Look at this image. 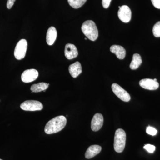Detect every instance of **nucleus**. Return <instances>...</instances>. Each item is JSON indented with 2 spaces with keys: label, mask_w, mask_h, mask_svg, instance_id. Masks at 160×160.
Instances as JSON below:
<instances>
[{
  "label": "nucleus",
  "mask_w": 160,
  "mask_h": 160,
  "mask_svg": "<svg viewBox=\"0 0 160 160\" xmlns=\"http://www.w3.org/2000/svg\"><path fill=\"white\" fill-rule=\"evenodd\" d=\"M67 123V119L64 116L56 117L49 121L45 126V132L51 134L57 133L64 129Z\"/></svg>",
  "instance_id": "obj_1"
},
{
  "label": "nucleus",
  "mask_w": 160,
  "mask_h": 160,
  "mask_svg": "<svg viewBox=\"0 0 160 160\" xmlns=\"http://www.w3.org/2000/svg\"><path fill=\"white\" fill-rule=\"evenodd\" d=\"M82 30L86 37L92 41H95L98 36V32L95 23L91 20H88L83 23Z\"/></svg>",
  "instance_id": "obj_2"
},
{
  "label": "nucleus",
  "mask_w": 160,
  "mask_h": 160,
  "mask_svg": "<svg viewBox=\"0 0 160 160\" xmlns=\"http://www.w3.org/2000/svg\"><path fill=\"white\" fill-rule=\"evenodd\" d=\"M126 136L125 131L118 129L115 132L114 140V149L116 152H122L126 146Z\"/></svg>",
  "instance_id": "obj_3"
},
{
  "label": "nucleus",
  "mask_w": 160,
  "mask_h": 160,
  "mask_svg": "<svg viewBox=\"0 0 160 160\" xmlns=\"http://www.w3.org/2000/svg\"><path fill=\"white\" fill-rule=\"evenodd\" d=\"M21 109L25 111H40L43 108L42 103L35 100H27L22 103L20 106Z\"/></svg>",
  "instance_id": "obj_4"
},
{
  "label": "nucleus",
  "mask_w": 160,
  "mask_h": 160,
  "mask_svg": "<svg viewBox=\"0 0 160 160\" xmlns=\"http://www.w3.org/2000/svg\"><path fill=\"white\" fill-rule=\"evenodd\" d=\"M27 44L26 40L22 39L17 44L15 49L14 55L15 57L18 60H22L26 56L27 51Z\"/></svg>",
  "instance_id": "obj_5"
},
{
  "label": "nucleus",
  "mask_w": 160,
  "mask_h": 160,
  "mask_svg": "<svg viewBox=\"0 0 160 160\" xmlns=\"http://www.w3.org/2000/svg\"><path fill=\"white\" fill-rule=\"evenodd\" d=\"M112 89L114 94L122 101L125 102H128L130 101L131 99L130 95L119 85L116 83H113L112 85Z\"/></svg>",
  "instance_id": "obj_6"
},
{
  "label": "nucleus",
  "mask_w": 160,
  "mask_h": 160,
  "mask_svg": "<svg viewBox=\"0 0 160 160\" xmlns=\"http://www.w3.org/2000/svg\"><path fill=\"white\" fill-rule=\"evenodd\" d=\"M38 72L36 69H27L23 72L21 78L25 83H29L36 80L38 77Z\"/></svg>",
  "instance_id": "obj_7"
},
{
  "label": "nucleus",
  "mask_w": 160,
  "mask_h": 160,
  "mask_svg": "<svg viewBox=\"0 0 160 160\" xmlns=\"http://www.w3.org/2000/svg\"><path fill=\"white\" fill-rule=\"evenodd\" d=\"M132 12L128 6H121L118 11V16L121 21L125 23L129 22L131 19Z\"/></svg>",
  "instance_id": "obj_8"
},
{
  "label": "nucleus",
  "mask_w": 160,
  "mask_h": 160,
  "mask_svg": "<svg viewBox=\"0 0 160 160\" xmlns=\"http://www.w3.org/2000/svg\"><path fill=\"white\" fill-rule=\"evenodd\" d=\"M103 122L104 118L102 115L99 113L95 114L91 121L92 130L94 132L98 131L102 127Z\"/></svg>",
  "instance_id": "obj_9"
},
{
  "label": "nucleus",
  "mask_w": 160,
  "mask_h": 160,
  "mask_svg": "<svg viewBox=\"0 0 160 160\" xmlns=\"http://www.w3.org/2000/svg\"><path fill=\"white\" fill-rule=\"evenodd\" d=\"M139 85L144 89L149 90H156L158 88L159 84L156 81L151 79H143L140 81Z\"/></svg>",
  "instance_id": "obj_10"
},
{
  "label": "nucleus",
  "mask_w": 160,
  "mask_h": 160,
  "mask_svg": "<svg viewBox=\"0 0 160 160\" xmlns=\"http://www.w3.org/2000/svg\"><path fill=\"white\" fill-rule=\"evenodd\" d=\"M78 54L77 48L75 45L72 44H66L65 46V55L66 58L72 59L78 56Z\"/></svg>",
  "instance_id": "obj_11"
},
{
  "label": "nucleus",
  "mask_w": 160,
  "mask_h": 160,
  "mask_svg": "<svg viewBox=\"0 0 160 160\" xmlns=\"http://www.w3.org/2000/svg\"><path fill=\"white\" fill-rule=\"evenodd\" d=\"M110 51L114 53L117 57L120 60H122L126 57V49L122 46L118 45H112L110 48Z\"/></svg>",
  "instance_id": "obj_12"
},
{
  "label": "nucleus",
  "mask_w": 160,
  "mask_h": 160,
  "mask_svg": "<svg viewBox=\"0 0 160 160\" xmlns=\"http://www.w3.org/2000/svg\"><path fill=\"white\" fill-rule=\"evenodd\" d=\"M57 37V31L54 27L49 28L46 34V42L49 46H52L54 44L55 41Z\"/></svg>",
  "instance_id": "obj_13"
},
{
  "label": "nucleus",
  "mask_w": 160,
  "mask_h": 160,
  "mask_svg": "<svg viewBox=\"0 0 160 160\" xmlns=\"http://www.w3.org/2000/svg\"><path fill=\"white\" fill-rule=\"evenodd\" d=\"M69 70L71 76L76 78L82 72V66L79 62H76L69 66Z\"/></svg>",
  "instance_id": "obj_14"
},
{
  "label": "nucleus",
  "mask_w": 160,
  "mask_h": 160,
  "mask_svg": "<svg viewBox=\"0 0 160 160\" xmlns=\"http://www.w3.org/2000/svg\"><path fill=\"white\" fill-rule=\"evenodd\" d=\"M102 150V147L98 145H92L89 146L85 153V157L90 159L99 154Z\"/></svg>",
  "instance_id": "obj_15"
},
{
  "label": "nucleus",
  "mask_w": 160,
  "mask_h": 160,
  "mask_svg": "<svg viewBox=\"0 0 160 160\" xmlns=\"http://www.w3.org/2000/svg\"><path fill=\"white\" fill-rule=\"evenodd\" d=\"M49 84L45 82H40L34 84L31 86L32 92H38L42 91H45L49 87Z\"/></svg>",
  "instance_id": "obj_16"
},
{
  "label": "nucleus",
  "mask_w": 160,
  "mask_h": 160,
  "mask_svg": "<svg viewBox=\"0 0 160 160\" xmlns=\"http://www.w3.org/2000/svg\"><path fill=\"white\" fill-rule=\"evenodd\" d=\"M142 63V58L140 54L135 53L132 56V59L130 65V68L132 70L138 68Z\"/></svg>",
  "instance_id": "obj_17"
},
{
  "label": "nucleus",
  "mask_w": 160,
  "mask_h": 160,
  "mask_svg": "<svg viewBox=\"0 0 160 160\" xmlns=\"http://www.w3.org/2000/svg\"><path fill=\"white\" fill-rule=\"evenodd\" d=\"M87 0H68L69 5L74 9H78L86 3Z\"/></svg>",
  "instance_id": "obj_18"
},
{
  "label": "nucleus",
  "mask_w": 160,
  "mask_h": 160,
  "mask_svg": "<svg viewBox=\"0 0 160 160\" xmlns=\"http://www.w3.org/2000/svg\"><path fill=\"white\" fill-rule=\"evenodd\" d=\"M152 32L155 37H160V21L155 24L152 28Z\"/></svg>",
  "instance_id": "obj_19"
},
{
  "label": "nucleus",
  "mask_w": 160,
  "mask_h": 160,
  "mask_svg": "<svg viewBox=\"0 0 160 160\" xmlns=\"http://www.w3.org/2000/svg\"><path fill=\"white\" fill-rule=\"evenodd\" d=\"M146 133L152 136L156 135L158 132L157 130L156 129H155L153 127L149 126L146 128Z\"/></svg>",
  "instance_id": "obj_20"
},
{
  "label": "nucleus",
  "mask_w": 160,
  "mask_h": 160,
  "mask_svg": "<svg viewBox=\"0 0 160 160\" xmlns=\"http://www.w3.org/2000/svg\"><path fill=\"white\" fill-rule=\"evenodd\" d=\"M144 149L147 150L149 153H153L155 150V146L150 144H147L144 146Z\"/></svg>",
  "instance_id": "obj_21"
},
{
  "label": "nucleus",
  "mask_w": 160,
  "mask_h": 160,
  "mask_svg": "<svg viewBox=\"0 0 160 160\" xmlns=\"http://www.w3.org/2000/svg\"><path fill=\"white\" fill-rule=\"evenodd\" d=\"M112 0H102L103 7L105 9H107L109 7Z\"/></svg>",
  "instance_id": "obj_22"
},
{
  "label": "nucleus",
  "mask_w": 160,
  "mask_h": 160,
  "mask_svg": "<svg viewBox=\"0 0 160 160\" xmlns=\"http://www.w3.org/2000/svg\"><path fill=\"white\" fill-rule=\"evenodd\" d=\"M151 2L155 8L160 9V0H151Z\"/></svg>",
  "instance_id": "obj_23"
},
{
  "label": "nucleus",
  "mask_w": 160,
  "mask_h": 160,
  "mask_svg": "<svg viewBox=\"0 0 160 160\" xmlns=\"http://www.w3.org/2000/svg\"><path fill=\"white\" fill-rule=\"evenodd\" d=\"M16 0H8V2H7V7L8 9H11L12 7L14 5L15 2Z\"/></svg>",
  "instance_id": "obj_24"
},
{
  "label": "nucleus",
  "mask_w": 160,
  "mask_h": 160,
  "mask_svg": "<svg viewBox=\"0 0 160 160\" xmlns=\"http://www.w3.org/2000/svg\"><path fill=\"white\" fill-rule=\"evenodd\" d=\"M153 80H154L155 81H156V82H157V79L155 78Z\"/></svg>",
  "instance_id": "obj_25"
},
{
  "label": "nucleus",
  "mask_w": 160,
  "mask_h": 160,
  "mask_svg": "<svg viewBox=\"0 0 160 160\" xmlns=\"http://www.w3.org/2000/svg\"><path fill=\"white\" fill-rule=\"evenodd\" d=\"M85 39L86 40H87V38H85Z\"/></svg>",
  "instance_id": "obj_26"
},
{
  "label": "nucleus",
  "mask_w": 160,
  "mask_h": 160,
  "mask_svg": "<svg viewBox=\"0 0 160 160\" xmlns=\"http://www.w3.org/2000/svg\"><path fill=\"white\" fill-rule=\"evenodd\" d=\"M0 160H2V159H0Z\"/></svg>",
  "instance_id": "obj_27"
}]
</instances>
